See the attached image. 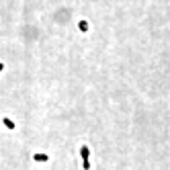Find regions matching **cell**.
<instances>
[{
  "label": "cell",
  "instance_id": "6da1fadb",
  "mask_svg": "<svg viewBox=\"0 0 170 170\" xmlns=\"http://www.w3.org/2000/svg\"><path fill=\"white\" fill-rule=\"evenodd\" d=\"M82 164H84V170H90V162H88V148H82Z\"/></svg>",
  "mask_w": 170,
  "mask_h": 170
},
{
  "label": "cell",
  "instance_id": "7a4b0ae2",
  "mask_svg": "<svg viewBox=\"0 0 170 170\" xmlns=\"http://www.w3.org/2000/svg\"><path fill=\"white\" fill-rule=\"evenodd\" d=\"M35 160H39V162H45V160H47V156H45V154H35Z\"/></svg>",
  "mask_w": 170,
  "mask_h": 170
},
{
  "label": "cell",
  "instance_id": "3957f363",
  "mask_svg": "<svg viewBox=\"0 0 170 170\" xmlns=\"http://www.w3.org/2000/svg\"><path fill=\"white\" fill-rule=\"evenodd\" d=\"M4 125H6V127H8V129H12V127H14V123H12L10 119H4Z\"/></svg>",
  "mask_w": 170,
  "mask_h": 170
},
{
  "label": "cell",
  "instance_id": "277c9868",
  "mask_svg": "<svg viewBox=\"0 0 170 170\" xmlns=\"http://www.w3.org/2000/svg\"><path fill=\"white\" fill-rule=\"evenodd\" d=\"M80 29H82V31H86V29H88V23H86V21H82V23H80Z\"/></svg>",
  "mask_w": 170,
  "mask_h": 170
}]
</instances>
